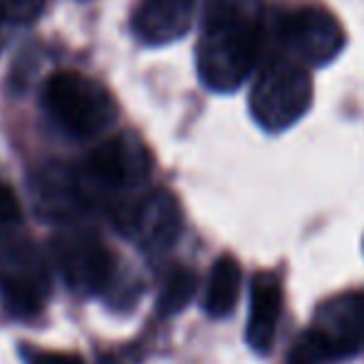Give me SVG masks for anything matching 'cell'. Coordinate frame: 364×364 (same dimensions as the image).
<instances>
[{
	"instance_id": "277c9868",
	"label": "cell",
	"mask_w": 364,
	"mask_h": 364,
	"mask_svg": "<svg viewBox=\"0 0 364 364\" xmlns=\"http://www.w3.org/2000/svg\"><path fill=\"white\" fill-rule=\"evenodd\" d=\"M312 105V80L295 60H273L250 92V114L265 132H283Z\"/></svg>"
},
{
	"instance_id": "52a82bcc",
	"label": "cell",
	"mask_w": 364,
	"mask_h": 364,
	"mask_svg": "<svg viewBox=\"0 0 364 364\" xmlns=\"http://www.w3.org/2000/svg\"><path fill=\"white\" fill-rule=\"evenodd\" d=\"M65 283L75 292H100L114 275V258L100 235L85 228L63 230L50 243Z\"/></svg>"
},
{
	"instance_id": "5bb4252c",
	"label": "cell",
	"mask_w": 364,
	"mask_h": 364,
	"mask_svg": "<svg viewBox=\"0 0 364 364\" xmlns=\"http://www.w3.org/2000/svg\"><path fill=\"white\" fill-rule=\"evenodd\" d=\"M45 10V0H0V18L5 23H33Z\"/></svg>"
},
{
	"instance_id": "8fae6325",
	"label": "cell",
	"mask_w": 364,
	"mask_h": 364,
	"mask_svg": "<svg viewBox=\"0 0 364 364\" xmlns=\"http://www.w3.org/2000/svg\"><path fill=\"white\" fill-rule=\"evenodd\" d=\"M196 0H139L132 18L134 35L146 45H168L191 28Z\"/></svg>"
},
{
	"instance_id": "9a60e30c",
	"label": "cell",
	"mask_w": 364,
	"mask_h": 364,
	"mask_svg": "<svg viewBox=\"0 0 364 364\" xmlns=\"http://www.w3.org/2000/svg\"><path fill=\"white\" fill-rule=\"evenodd\" d=\"M20 216H23V211H20V201L15 196V191L8 183L0 181V228L18 223Z\"/></svg>"
},
{
	"instance_id": "7a4b0ae2",
	"label": "cell",
	"mask_w": 364,
	"mask_h": 364,
	"mask_svg": "<svg viewBox=\"0 0 364 364\" xmlns=\"http://www.w3.org/2000/svg\"><path fill=\"white\" fill-rule=\"evenodd\" d=\"M364 350V292H342L322 302L312 327L302 332L288 364L342 362Z\"/></svg>"
},
{
	"instance_id": "30bf717a",
	"label": "cell",
	"mask_w": 364,
	"mask_h": 364,
	"mask_svg": "<svg viewBox=\"0 0 364 364\" xmlns=\"http://www.w3.org/2000/svg\"><path fill=\"white\" fill-rule=\"evenodd\" d=\"M283 315V285L275 273H255L250 280V312L245 342L258 355H268Z\"/></svg>"
},
{
	"instance_id": "3957f363",
	"label": "cell",
	"mask_w": 364,
	"mask_h": 364,
	"mask_svg": "<svg viewBox=\"0 0 364 364\" xmlns=\"http://www.w3.org/2000/svg\"><path fill=\"white\" fill-rule=\"evenodd\" d=\"M48 114L75 139L105 132L117 117V102L112 92L95 77L63 70L48 77L43 92Z\"/></svg>"
},
{
	"instance_id": "e0dca14e",
	"label": "cell",
	"mask_w": 364,
	"mask_h": 364,
	"mask_svg": "<svg viewBox=\"0 0 364 364\" xmlns=\"http://www.w3.org/2000/svg\"><path fill=\"white\" fill-rule=\"evenodd\" d=\"M5 48V20L0 18V53H3Z\"/></svg>"
},
{
	"instance_id": "7c38bea8",
	"label": "cell",
	"mask_w": 364,
	"mask_h": 364,
	"mask_svg": "<svg viewBox=\"0 0 364 364\" xmlns=\"http://www.w3.org/2000/svg\"><path fill=\"white\" fill-rule=\"evenodd\" d=\"M240 295V263L233 255H220L211 265L206 295H203V310L208 317H228L233 312Z\"/></svg>"
},
{
	"instance_id": "9c48e42d",
	"label": "cell",
	"mask_w": 364,
	"mask_h": 364,
	"mask_svg": "<svg viewBox=\"0 0 364 364\" xmlns=\"http://www.w3.org/2000/svg\"><path fill=\"white\" fill-rule=\"evenodd\" d=\"M124 225L136 235L141 248L159 253L176 243L181 233V208L173 193L159 188L141 198L134 211L127 213Z\"/></svg>"
},
{
	"instance_id": "6da1fadb",
	"label": "cell",
	"mask_w": 364,
	"mask_h": 364,
	"mask_svg": "<svg viewBox=\"0 0 364 364\" xmlns=\"http://www.w3.org/2000/svg\"><path fill=\"white\" fill-rule=\"evenodd\" d=\"M263 40V0H206L196 60L201 82L233 92L250 75Z\"/></svg>"
},
{
	"instance_id": "8992f818",
	"label": "cell",
	"mask_w": 364,
	"mask_h": 364,
	"mask_svg": "<svg viewBox=\"0 0 364 364\" xmlns=\"http://www.w3.org/2000/svg\"><path fill=\"white\" fill-rule=\"evenodd\" d=\"M275 35L290 60L300 65L332 63L345 48V30L332 13L320 5L290 8L275 18Z\"/></svg>"
},
{
	"instance_id": "ba28073f",
	"label": "cell",
	"mask_w": 364,
	"mask_h": 364,
	"mask_svg": "<svg viewBox=\"0 0 364 364\" xmlns=\"http://www.w3.org/2000/svg\"><path fill=\"white\" fill-rule=\"evenodd\" d=\"M151 171V156L134 134H117L87 154L82 176L105 188H124L141 183Z\"/></svg>"
},
{
	"instance_id": "5b68a950",
	"label": "cell",
	"mask_w": 364,
	"mask_h": 364,
	"mask_svg": "<svg viewBox=\"0 0 364 364\" xmlns=\"http://www.w3.org/2000/svg\"><path fill=\"white\" fill-rule=\"evenodd\" d=\"M0 297L15 317L38 315L50 297L48 260L25 235L0 243Z\"/></svg>"
},
{
	"instance_id": "2e32d148",
	"label": "cell",
	"mask_w": 364,
	"mask_h": 364,
	"mask_svg": "<svg viewBox=\"0 0 364 364\" xmlns=\"http://www.w3.org/2000/svg\"><path fill=\"white\" fill-rule=\"evenodd\" d=\"M30 364H82V360L68 352H35L30 357Z\"/></svg>"
},
{
	"instance_id": "4fadbf2b",
	"label": "cell",
	"mask_w": 364,
	"mask_h": 364,
	"mask_svg": "<svg viewBox=\"0 0 364 364\" xmlns=\"http://www.w3.org/2000/svg\"><path fill=\"white\" fill-rule=\"evenodd\" d=\"M196 288H198V278L193 270L173 268V273L164 280V288L159 292V300H156L159 315L164 317L178 315L191 302V297L196 295Z\"/></svg>"
}]
</instances>
